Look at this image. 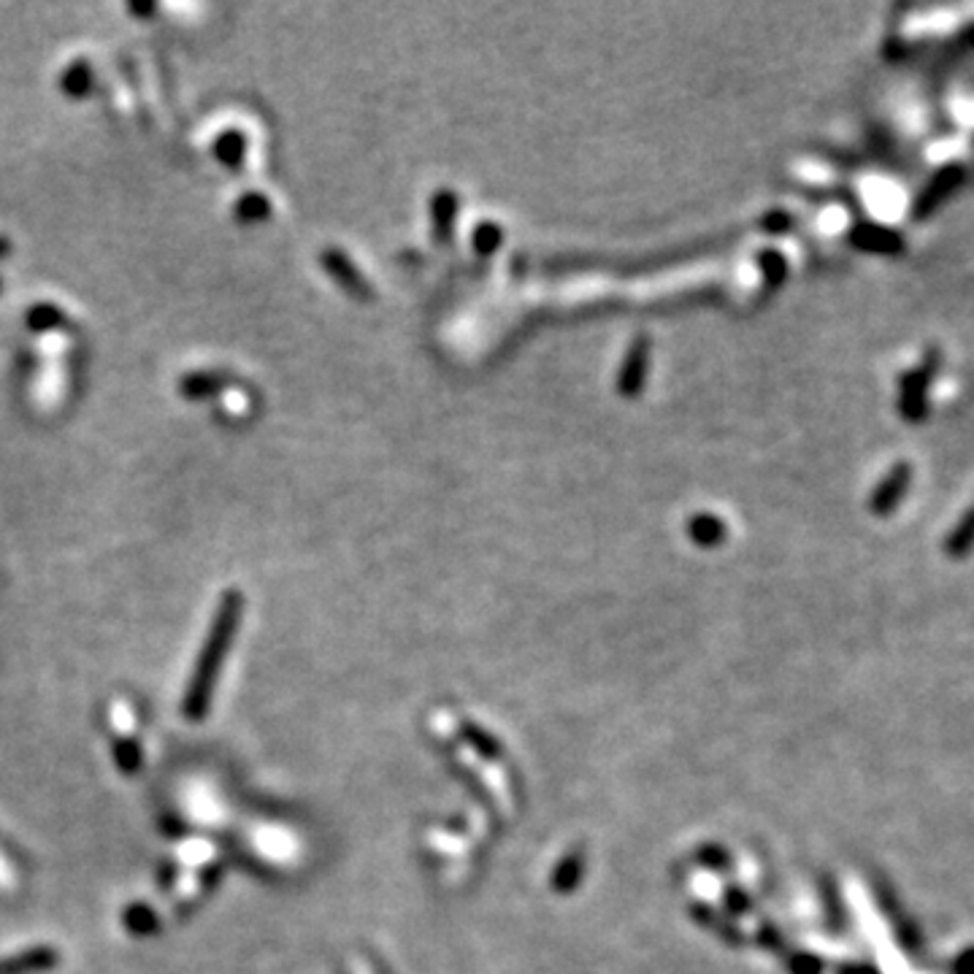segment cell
<instances>
[{"label": "cell", "instance_id": "obj_1", "mask_svg": "<svg viewBox=\"0 0 974 974\" xmlns=\"http://www.w3.org/2000/svg\"><path fill=\"white\" fill-rule=\"evenodd\" d=\"M239 620H241V596L228 594L217 609L212 634H209L207 647H203V655H201V661H198L196 677H192L190 694H187V715L190 717H201L203 710H207L209 694H212L214 674H217L220 663H223L225 652H228V645H230V639H234Z\"/></svg>", "mask_w": 974, "mask_h": 974}, {"label": "cell", "instance_id": "obj_2", "mask_svg": "<svg viewBox=\"0 0 974 974\" xmlns=\"http://www.w3.org/2000/svg\"><path fill=\"white\" fill-rule=\"evenodd\" d=\"M60 90L68 98H85L92 90V71L87 63H74L60 76Z\"/></svg>", "mask_w": 974, "mask_h": 974}, {"label": "cell", "instance_id": "obj_3", "mask_svg": "<svg viewBox=\"0 0 974 974\" xmlns=\"http://www.w3.org/2000/svg\"><path fill=\"white\" fill-rule=\"evenodd\" d=\"M269 212H271V203L263 192H247V196H241L234 207L236 220L244 225L260 223V220L269 217Z\"/></svg>", "mask_w": 974, "mask_h": 974}, {"label": "cell", "instance_id": "obj_4", "mask_svg": "<svg viewBox=\"0 0 974 974\" xmlns=\"http://www.w3.org/2000/svg\"><path fill=\"white\" fill-rule=\"evenodd\" d=\"M27 325H30V330H38V334H41V330L65 328V325H68V317H65L58 307H52V303H38V307H33L30 312H27Z\"/></svg>", "mask_w": 974, "mask_h": 974}, {"label": "cell", "instance_id": "obj_5", "mask_svg": "<svg viewBox=\"0 0 974 974\" xmlns=\"http://www.w3.org/2000/svg\"><path fill=\"white\" fill-rule=\"evenodd\" d=\"M244 147H247V141H244L241 133L228 130L225 136H220L217 141H214V154H217V160L223 165L236 168V165H241L244 160Z\"/></svg>", "mask_w": 974, "mask_h": 974}, {"label": "cell", "instance_id": "obj_6", "mask_svg": "<svg viewBox=\"0 0 974 974\" xmlns=\"http://www.w3.org/2000/svg\"><path fill=\"white\" fill-rule=\"evenodd\" d=\"M220 387L217 374H190L182 379V396L190 398V401H201V398L214 396Z\"/></svg>", "mask_w": 974, "mask_h": 974}, {"label": "cell", "instance_id": "obj_7", "mask_svg": "<svg viewBox=\"0 0 974 974\" xmlns=\"http://www.w3.org/2000/svg\"><path fill=\"white\" fill-rule=\"evenodd\" d=\"M323 265L330 271V274L336 276V279L341 282V285L350 287V290H355V292H363L361 276H358V271L352 269V265L347 263V260L341 258L339 252H328V254H323Z\"/></svg>", "mask_w": 974, "mask_h": 974}, {"label": "cell", "instance_id": "obj_8", "mask_svg": "<svg viewBox=\"0 0 974 974\" xmlns=\"http://www.w3.org/2000/svg\"><path fill=\"white\" fill-rule=\"evenodd\" d=\"M130 11H133V14H152L154 5H136V3H133Z\"/></svg>", "mask_w": 974, "mask_h": 974}]
</instances>
